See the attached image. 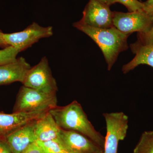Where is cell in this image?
<instances>
[{
	"label": "cell",
	"instance_id": "1",
	"mask_svg": "<svg viewBox=\"0 0 153 153\" xmlns=\"http://www.w3.org/2000/svg\"><path fill=\"white\" fill-rule=\"evenodd\" d=\"M49 112L60 128L82 134L104 148L105 137L96 130L81 105L76 100L66 106L57 105Z\"/></svg>",
	"mask_w": 153,
	"mask_h": 153
},
{
	"label": "cell",
	"instance_id": "23",
	"mask_svg": "<svg viewBox=\"0 0 153 153\" xmlns=\"http://www.w3.org/2000/svg\"><path fill=\"white\" fill-rule=\"evenodd\" d=\"M98 1L108 6L116 3L115 0H98Z\"/></svg>",
	"mask_w": 153,
	"mask_h": 153
},
{
	"label": "cell",
	"instance_id": "8",
	"mask_svg": "<svg viewBox=\"0 0 153 153\" xmlns=\"http://www.w3.org/2000/svg\"><path fill=\"white\" fill-rule=\"evenodd\" d=\"M58 140L68 153H103L104 149L82 134L60 128Z\"/></svg>",
	"mask_w": 153,
	"mask_h": 153
},
{
	"label": "cell",
	"instance_id": "26",
	"mask_svg": "<svg viewBox=\"0 0 153 153\" xmlns=\"http://www.w3.org/2000/svg\"></svg>",
	"mask_w": 153,
	"mask_h": 153
},
{
	"label": "cell",
	"instance_id": "7",
	"mask_svg": "<svg viewBox=\"0 0 153 153\" xmlns=\"http://www.w3.org/2000/svg\"><path fill=\"white\" fill-rule=\"evenodd\" d=\"M113 23L117 30L129 36L134 32H148L153 27V17L144 12H114Z\"/></svg>",
	"mask_w": 153,
	"mask_h": 153
},
{
	"label": "cell",
	"instance_id": "25",
	"mask_svg": "<svg viewBox=\"0 0 153 153\" xmlns=\"http://www.w3.org/2000/svg\"><path fill=\"white\" fill-rule=\"evenodd\" d=\"M67 153V152H65V151L63 150L62 151H61V152H60V153Z\"/></svg>",
	"mask_w": 153,
	"mask_h": 153
},
{
	"label": "cell",
	"instance_id": "13",
	"mask_svg": "<svg viewBox=\"0 0 153 153\" xmlns=\"http://www.w3.org/2000/svg\"><path fill=\"white\" fill-rule=\"evenodd\" d=\"M130 47L135 56L130 62L123 66L124 74H126L142 64L149 65L153 68V44H143L137 41L131 44Z\"/></svg>",
	"mask_w": 153,
	"mask_h": 153
},
{
	"label": "cell",
	"instance_id": "21",
	"mask_svg": "<svg viewBox=\"0 0 153 153\" xmlns=\"http://www.w3.org/2000/svg\"><path fill=\"white\" fill-rule=\"evenodd\" d=\"M22 153H42L36 142L31 144Z\"/></svg>",
	"mask_w": 153,
	"mask_h": 153
},
{
	"label": "cell",
	"instance_id": "24",
	"mask_svg": "<svg viewBox=\"0 0 153 153\" xmlns=\"http://www.w3.org/2000/svg\"><path fill=\"white\" fill-rule=\"evenodd\" d=\"M3 33L2 31L0 30V47L4 48L7 47V46L4 44L2 41V35Z\"/></svg>",
	"mask_w": 153,
	"mask_h": 153
},
{
	"label": "cell",
	"instance_id": "20",
	"mask_svg": "<svg viewBox=\"0 0 153 153\" xmlns=\"http://www.w3.org/2000/svg\"><path fill=\"white\" fill-rule=\"evenodd\" d=\"M0 153H13L5 139H0Z\"/></svg>",
	"mask_w": 153,
	"mask_h": 153
},
{
	"label": "cell",
	"instance_id": "17",
	"mask_svg": "<svg viewBox=\"0 0 153 153\" xmlns=\"http://www.w3.org/2000/svg\"><path fill=\"white\" fill-rule=\"evenodd\" d=\"M20 52L17 48L8 46L0 50V66L15 61Z\"/></svg>",
	"mask_w": 153,
	"mask_h": 153
},
{
	"label": "cell",
	"instance_id": "19",
	"mask_svg": "<svg viewBox=\"0 0 153 153\" xmlns=\"http://www.w3.org/2000/svg\"><path fill=\"white\" fill-rule=\"evenodd\" d=\"M137 41L143 44H153V26L147 33H138Z\"/></svg>",
	"mask_w": 153,
	"mask_h": 153
},
{
	"label": "cell",
	"instance_id": "4",
	"mask_svg": "<svg viewBox=\"0 0 153 153\" xmlns=\"http://www.w3.org/2000/svg\"><path fill=\"white\" fill-rule=\"evenodd\" d=\"M53 35L52 27H43L36 22H33L20 32L3 33L2 39L7 47L10 46L15 47L21 52L31 47L40 39L49 38Z\"/></svg>",
	"mask_w": 153,
	"mask_h": 153
},
{
	"label": "cell",
	"instance_id": "14",
	"mask_svg": "<svg viewBox=\"0 0 153 153\" xmlns=\"http://www.w3.org/2000/svg\"><path fill=\"white\" fill-rule=\"evenodd\" d=\"M60 128L49 111L36 121L35 134L36 140L45 141L58 138Z\"/></svg>",
	"mask_w": 153,
	"mask_h": 153
},
{
	"label": "cell",
	"instance_id": "22",
	"mask_svg": "<svg viewBox=\"0 0 153 153\" xmlns=\"http://www.w3.org/2000/svg\"><path fill=\"white\" fill-rule=\"evenodd\" d=\"M143 3L145 13L153 17V0H147Z\"/></svg>",
	"mask_w": 153,
	"mask_h": 153
},
{
	"label": "cell",
	"instance_id": "5",
	"mask_svg": "<svg viewBox=\"0 0 153 153\" xmlns=\"http://www.w3.org/2000/svg\"><path fill=\"white\" fill-rule=\"evenodd\" d=\"M22 84L47 94H56L58 91L57 82L46 57H42L38 64L31 67Z\"/></svg>",
	"mask_w": 153,
	"mask_h": 153
},
{
	"label": "cell",
	"instance_id": "10",
	"mask_svg": "<svg viewBox=\"0 0 153 153\" xmlns=\"http://www.w3.org/2000/svg\"><path fill=\"white\" fill-rule=\"evenodd\" d=\"M47 112H17L12 114L0 112V139L5 138L18 129L38 119Z\"/></svg>",
	"mask_w": 153,
	"mask_h": 153
},
{
	"label": "cell",
	"instance_id": "18",
	"mask_svg": "<svg viewBox=\"0 0 153 153\" xmlns=\"http://www.w3.org/2000/svg\"><path fill=\"white\" fill-rule=\"evenodd\" d=\"M116 3H120L125 6L129 12L143 13V3L138 0H115Z\"/></svg>",
	"mask_w": 153,
	"mask_h": 153
},
{
	"label": "cell",
	"instance_id": "15",
	"mask_svg": "<svg viewBox=\"0 0 153 153\" xmlns=\"http://www.w3.org/2000/svg\"><path fill=\"white\" fill-rule=\"evenodd\" d=\"M133 153H153V131L143 133Z\"/></svg>",
	"mask_w": 153,
	"mask_h": 153
},
{
	"label": "cell",
	"instance_id": "6",
	"mask_svg": "<svg viewBox=\"0 0 153 153\" xmlns=\"http://www.w3.org/2000/svg\"><path fill=\"white\" fill-rule=\"evenodd\" d=\"M106 127L103 153H117L119 142L123 140L128 128V117L123 112L103 114Z\"/></svg>",
	"mask_w": 153,
	"mask_h": 153
},
{
	"label": "cell",
	"instance_id": "3",
	"mask_svg": "<svg viewBox=\"0 0 153 153\" xmlns=\"http://www.w3.org/2000/svg\"><path fill=\"white\" fill-rule=\"evenodd\" d=\"M57 104L56 94H47L23 85L17 94L13 112H47Z\"/></svg>",
	"mask_w": 153,
	"mask_h": 153
},
{
	"label": "cell",
	"instance_id": "9",
	"mask_svg": "<svg viewBox=\"0 0 153 153\" xmlns=\"http://www.w3.org/2000/svg\"><path fill=\"white\" fill-rule=\"evenodd\" d=\"M114 13L109 6L98 0H90L83 12L81 22L90 27L107 29L114 27L113 23Z\"/></svg>",
	"mask_w": 153,
	"mask_h": 153
},
{
	"label": "cell",
	"instance_id": "2",
	"mask_svg": "<svg viewBox=\"0 0 153 153\" xmlns=\"http://www.w3.org/2000/svg\"><path fill=\"white\" fill-rule=\"evenodd\" d=\"M73 26L90 37L98 45L104 55L109 71L120 53L128 48L127 40L129 36L114 27L107 29L94 28L80 21L74 23Z\"/></svg>",
	"mask_w": 153,
	"mask_h": 153
},
{
	"label": "cell",
	"instance_id": "16",
	"mask_svg": "<svg viewBox=\"0 0 153 153\" xmlns=\"http://www.w3.org/2000/svg\"><path fill=\"white\" fill-rule=\"evenodd\" d=\"M42 153H59L63 150L58 138L45 141L36 140Z\"/></svg>",
	"mask_w": 153,
	"mask_h": 153
},
{
	"label": "cell",
	"instance_id": "12",
	"mask_svg": "<svg viewBox=\"0 0 153 153\" xmlns=\"http://www.w3.org/2000/svg\"><path fill=\"white\" fill-rule=\"evenodd\" d=\"M36 120L20 128L5 138L12 153H22L30 145L36 141L35 128Z\"/></svg>",
	"mask_w": 153,
	"mask_h": 153
},
{
	"label": "cell",
	"instance_id": "11",
	"mask_svg": "<svg viewBox=\"0 0 153 153\" xmlns=\"http://www.w3.org/2000/svg\"><path fill=\"white\" fill-rule=\"evenodd\" d=\"M31 65L24 57H17L15 61L0 66V85L25 81Z\"/></svg>",
	"mask_w": 153,
	"mask_h": 153
}]
</instances>
